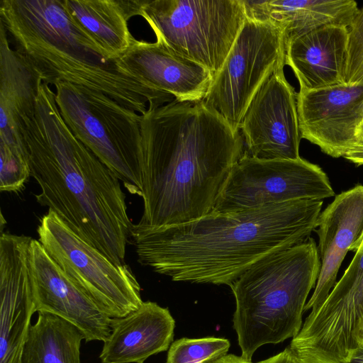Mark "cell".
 Wrapping results in <instances>:
<instances>
[{
  "label": "cell",
  "mask_w": 363,
  "mask_h": 363,
  "mask_svg": "<svg viewBox=\"0 0 363 363\" xmlns=\"http://www.w3.org/2000/svg\"><path fill=\"white\" fill-rule=\"evenodd\" d=\"M142 198L138 225L162 227L213 211L244 140L203 100L176 99L141 115Z\"/></svg>",
  "instance_id": "1"
},
{
  "label": "cell",
  "mask_w": 363,
  "mask_h": 363,
  "mask_svg": "<svg viewBox=\"0 0 363 363\" xmlns=\"http://www.w3.org/2000/svg\"><path fill=\"white\" fill-rule=\"evenodd\" d=\"M323 201L211 213L169 226L133 225L138 262L174 281L230 286L251 265L311 237Z\"/></svg>",
  "instance_id": "2"
},
{
  "label": "cell",
  "mask_w": 363,
  "mask_h": 363,
  "mask_svg": "<svg viewBox=\"0 0 363 363\" xmlns=\"http://www.w3.org/2000/svg\"><path fill=\"white\" fill-rule=\"evenodd\" d=\"M21 133L40 186L37 202L113 263L125 264L133 224L120 180L67 127L48 83L39 81L35 110L22 118Z\"/></svg>",
  "instance_id": "3"
},
{
  "label": "cell",
  "mask_w": 363,
  "mask_h": 363,
  "mask_svg": "<svg viewBox=\"0 0 363 363\" xmlns=\"http://www.w3.org/2000/svg\"><path fill=\"white\" fill-rule=\"evenodd\" d=\"M320 267L316 243L309 237L262 257L229 286L235 300L233 322L241 356L252 360L261 346L299 333Z\"/></svg>",
  "instance_id": "4"
},
{
  "label": "cell",
  "mask_w": 363,
  "mask_h": 363,
  "mask_svg": "<svg viewBox=\"0 0 363 363\" xmlns=\"http://www.w3.org/2000/svg\"><path fill=\"white\" fill-rule=\"evenodd\" d=\"M55 101L72 133L123 183L142 196L141 115L104 94L56 82Z\"/></svg>",
  "instance_id": "5"
},
{
  "label": "cell",
  "mask_w": 363,
  "mask_h": 363,
  "mask_svg": "<svg viewBox=\"0 0 363 363\" xmlns=\"http://www.w3.org/2000/svg\"><path fill=\"white\" fill-rule=\"evenodd\" d=\"M141 16L157 42L213 77L247 18L242 0H145Z\"/></svg>",
  "instance_id": "6"
},
{
  "label": "cell",
  "mask_w": 363,
  "mask_h": 363,
  "mask_svg": "<svg viewBox=\"0 0 363 363\" xmlns=\"http://www.w3.org/2000/svg\"><path fill=\"white\" fill-rule=\"evenodd\" d=\"M38 240L69 278L110 318H121L142 303L140 286L128 265L116 264L82 240L52 211L37 229Z\"/></svg>",
  "instance_id": "7"
},
{
  "label": "cell",
  "mask_w": 363,
  "mask_h": 363,
  "mask_svg": "<svg viewBox=\"0 0 363 363\" xmlns=\"http://www.w3.org/2000/svg\"><path fill=\"white\" fill-rule=\"evenodd\" d=\"M286 37L274 23L247 17L222 67L213 78L205 104L235 132L251 101L268 79L284 68Z\"/></svg>",
  "instance_id": "8"
},
{
  "label": "cell",
  "mask_w": 363,
  "mask_h": 363,
  "mask_svg": "<svg viewBox=\"0 0 363 363\" xmlns=\"http://www.w3.org/2000/svg\"><path fill=\"white\" fill-rule=\"evenodd\" d=\"M335 196L325 172L301 157L259 160L244 152L230 171L211 213H229L296 200Z\"/></svg>",
  "instance_id": "9"
},
{
  "label": "cell",
  "mask_w": 363,
  "mask_h": 363,
  "mask_svg": "<svg viewBox=\"0 0 363 363\" xmlns=\"http://www.w3.org/2000/svg\"><path fill=\"white\" fill-rule=\"evenodd\" d=\"M363 323V239L340 279L289 348L299 363H347Z\"/></svg>",
  "instance_id": "10"
},
{
  "label": "cell",
  "mask_w": 363,
  "mask_h": 363,
  "mask_svg": "<svg viewBox=\"0 0 363 363\" xmlns=\"http://www.w3.org/2000/svg\"><path fill=\"white\" fill-rule=\"evenodd\" d=\"M7 33L11 37L14 50L38 77L50 85L60 81L78 88L99 91L140 115L147 108H157L174 100L173 96L159 93L121 72L115 63H99L40 39Z\"/></svg>",
  "instance_id": "11"
},
{
  "label": "cell",
  "mask_w": 363,
  "mask_h": 363,
  "mask_svg": "<svg viewBox=\"0 0 363 363\" xmlns=\"http://www.w3.org/2000/svg\"><path fill=\"white\" fill-rule=\"evenodd\" d=\"M296 94L286 80L284 68L263 84L240 127L250 156L267 160L301 157Z\"/></svg>",
  "instance_id": "12"
},
{
  "label": "cell",
  "mask_w": 363,
  "mask_h": 363,
  "mask_svg": "<svg viewBox=\"0 0 363 363\" xmlns=\"http://www.w3.org/2000/svg\"><path fill=\"white\" fill-rule=\"evenodd\" d=\"M296 100L302 138L335 158L344 157L358 146L357 130L363 116V84L299 89Z\"/></svg>",
  "instance_id": "13"
},
{
  "label": "cell",
  "mask_w": 363,
  "mask_h": 363,
  "mask_svg": "<svg viewBox=\"0 0 363 363\" xmlns=\"http://www.w3.org/2000/svg\"><path fill=\"white\" fill-rule=\"evenodd\" d=\"M29 267L35 312H48L69 322L86 342L105 341L112 318L69 278L40 241L33 238Z\"/></svg>",
  "instance_id": "14"
},
{
  "label": "cell",
  "mask_w": 363,
  "mask_h": 363,
  "mask_svg": "<svg viewBox=\"0 0 363 363\" xmlns=\"http://www.w3.org/2000/svg\"><path fill=\"white\" fill-rule=\"evenodd\" d=\"M32 238L1 233L0 237V363H19L35 312L29 267Z\"/></svg>",
  "instance_id": "15"
},
{
  "label": "cell",
  "mask_w": 363,
  "mask_h": 363,
  "mask_svg": "<svg viewBox=\"0 0 363 363\" xmlns=\"http://www.w3.org/2000/svg\"><path fill=\"white\" fill-rule=\"evenodd\" d=\"M315 230L320 267L304 312L321 306L337 282L345 257L349 251L355 252L363 239V185L336 195L320 213Z\"/></svg>",
  "instance_id": "16"
},
{
  "label": "cell",
  "mask_w": 363,
  "mask_h": 363,
  "mask_svg": "<svg viewBox=\"0 0 363 363\" xmlns=\"http://www.w3.org/2000/svg\"><path fill=\"white\" fill-rule=\"evenodd\" d=\"M115 64L121 72L179 101L203 100L213 78L203 66L177 55L157 41L134 39Z\"/></svg>",
  "instance_id": "17"
},
{
  "label": "cell",
  "mask_w": 363,
  "mask_h": 363,
  "mask_svg": "<svg viewBox=\"0 0 363 363\" xmlns=\"http://www.w3.org/2000/svg\"><path fill=\"white\" fill-rule=\"evenodd\" d=\"M0 22L7 33L40 39L84 58L113 64L72 19L63 0H1Z\"/></svg>",
  "instance_id": "18"
},
{
  "label": "cell",
  "mask_w": 363,
  "mask_h": 363,
  "mask_svg": "<svg viewBox=\"0 0 363 363\" xmlns=\"http://www.w3.org/2000/svg\"><path fill=\"white\" fill-rule=\"evenodd\" d=\"M111 328L99 354L101 363H144L169 350L175 320L167 308L147 301L125 315L112 318Z\"/></svg>",
  "instance_id": "19"
},
{
  "label": "cell",
  "mask_w": 363,
  "mask_h": 363,
  "mask_svg": "<svg viewBox=\"0 0 363 363\" xmlns=\"http://www.w3.org/2000/svg\"><path fill=\"white\" fill-rule=\"evenodd\" d=\"M347 46V27L323 26L289 40L285 64L293 70L300 89L345 84Z\"/></svg>",
  "instance_id": "20"
},
{
  "label": "cell",
  "mask_w": 363,
  "mask_h": 363,
  "mask_svg": "<svg viewBox=\"0 0 363 363\" xmlns=\"http://www.w3.org/2000/svg\"><path fill=\"white\" fill-rule=\"evenodd\" d=\"M40 78L11 48L0 22V143L24 147L22 118L34 113Z\"/></svg>",
  "instance_id": "21"
},
{
  "label": "cell",
  "mask_w": 363,
  "mask_h": 363,
  "mask_svg": "<svg viewBox=\"0 0 363 363\" xmlns=\"http://www.w3.org/2000/svg\"><path fill=\"white\" fill-rule=\"evenodd\" d=\"M246 16L271 21L289 40L323 26L348 28L359 11L354 0H242Z\"/></svg>",
  "instance_id": "22"
},
{
  "label": "cell",
  "mask_w": 363,
  "mask_h": 363,
  "mask_svg": "<svg viewBox=\"0 0 363 363\" xmlns=\"http://www.w3.org/2000/svg\"><path fill=\"white\" fill-rule=\"evenodd\" d=\"M145 0H63L72 19L110 60L124 54L135 39L128 22L141 16Z\"/></svg>",
  "instance_id": "23"
},
{
  "label": "cell",
  "mask_w": 363,
  "mask_h": 363,
  "mask_svg": "<svg viewBox=\"0 0 363 363\" xmlns=\"http://www.w3.org/2000/svg\"><path fill=\"white\" fill-rule=\"evenodd\" d=\"M84 337L74 325L54 314L40 311L23 342L19 363H81Z\"/></svg>",
  "instance_id": "24"
},
{
  "label": "cell",
  "mask_w": 363,
  "mask_h": 363,
  "mask_svg": "<svg viewBox=\"0 0 363 363\" xmlns=\"http://www.w3.org/2000/svg\"><path fill=\"white\" fill-rule=\"evenodd\" d=\"M230 347L223 337H182L171 344L166 363H208L227 354Z\"/></svg>",
  "instance_id": "25"
},
{
  "label": "cell",
  "mask_w": 363,
  "mask_h": 363,
  "mask_svg": "<svg viewBox=\"0 0 363 363\" xmlns=\"http://www.w3.org/2000/svg\"><path fill=\"white\" fill-rule=\"evenodd\" d=\"M348 28V46L344 82L347 84H363V6Z\"/></svg>",
  "instance_id": "26"
},
{
  "label": "cell",
  "mask_w": 363,
  "mask_h": 363,
  "mask_svg": "<svg viewBox=\"0 0 363 363\" xmlns=\"http://www.w3.org/2000/svg\"><path fill=\"white\" fill-rule=\"evenodd\" d=\"M258 363H299L289 347Z\"/></svg>",
  "instance_id": "27"
},
{
  "label": "cell",
  "mask_w": 363,
  "mask_h": 363,
  "mask_svg": "<svg viewBox=\"0 0 363 363\" xmlns=\"http://www.w3.org/2000/svg\"><path fill=\"white\" fill-rule=\"evenodd\" d=\"M208 363H254L242 356H238L233 354H227L216 360ZM258 363V362H257Z\"/></svg>",
  "instance_id": "28"
},
{
  "label": "cell",
  "mask_w": 363,
  "mask_h": 363,
  "mask_svg": "<svg viewBox=\"0 0 363 363\" xmlns=\"http://www.w3.org/2000/svg\"><path fill=\"white\" fill-rule=\"evenodd\" d=\"M344 157L357 165H363V146L355 147Z\"/></svg>",
  "instance_id": "29"
},
{
  "label": "cell",
  "mask_w": 363,
  "mask_h": 363,
  "mask_svg": "<svg viewBox=\"0 0 363 363\" xmlns=\"http://www.w3.org/2000/svg\"><path fill=\"white\" fill-rule=\"evenodd\" d=\"M347 363H363V342H359Z\"/></svg>",
  "instance_id": "30"
},
{
  "label": "cell",
  "mask_w": 363,
  "mask_h": 363,
  "mask_svg": "<svg viewBox=\"0 0 363 363\" xmlns=\"http://www.w3.org/2000/svg\"><path fill=\"white\" fill-rule=\"evenodd\" d=\"M357 140L358 146H363V116L357 130Z\"/></svg>",
  "instance_id": "31"
},
{
  "label": "cell",
  "mask_w": 363,
  "mask_h": 363,
  "mask_svg": "<svg viewBox=\"0 0 363 363\" xmlns=\"http://www.w3.org/2000/svg\"><path fill=\"white\" fill-rule=\"evenodd\" d=\"M362 331H363V323H362V325H361V328H360V330H359V332L358 338H357V342H358L359 337V336H360V335H361V333H362Z\"/></svg>",
  "instance_id": "32"
},
{
  "label": "cell",
  "mask_w": 363,
  "mask_h": 363,
  "mask_svg": "<svg viewBox=\"0 0 363 363\" xmlns=\"http://www.w3.org/2000/svg\"><path fill=\"white\" fill-rule=\"evenodd\" d=\"M359 342H363V331L362 332V333L359 337L358 343H359Z\"/></svg>",
  "instance_id": "33"
}]
</instances>
